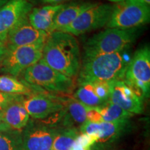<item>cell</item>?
Returning <instances> with one entry per match:
<instances>
[{"label":"cell","mask_w":150,"mask_h":150,"mask_svg":"<svg viewBox=\"0 0 150 150\" xmlns=\"http://www.w3.org/2000/svg\"><path fill=\"white\" fill-rule=\"evenodd\" d=\"M41 59L54 70L74 79L81 67L77 40L74 35L62 31L50 33L45 42Z\"/></svg>","instance_id":"obj_1"},{"label":"cell","mask_w":150,"mask_h":150,"mask_svg":"<svg viewBox=\"0 0 150 150\" xmlns=\"http://www.w3.org/2000/svg\"><path fill=\"white\" fill-rule=\"evenodd\" d=\"M125 51L84 59L77 75L79 86L122 80L130 61Z\"/></svg>","instance_id":"obj_2"},{"label":"cell","mask_w":150,"mask_h":150,"mask_svg":"<svg viewBox=\"0 0 150 150\" xmlns=\"http://www.w3.org/2000/svg\"><path fill=\"white\" fill-rule=\"evenodd\" d=\"M23 81L33 91L44 90L50 93L71 94L74 91V79L54 70L42 59L24 71Z\"/></svg>","instance_id":"obj_3"},{"label":"cell","mask_w":150,"mask_h":150,"mask_svg":"<svg viewBox=\"0 0 150 150\" xmlns=\"http://www.w3.org/2000/svg\"><path fill=\"white\" fill-rule=\"evenodd\" d=\"M136 29L108 28L96 33L84 45V59L125 51L134 42Z\"/></svg>","instance_id":"obj_4"},{"label":"cell","mask_w":150,"mask_h":150,"mask_svg":"<svg viewBox=\"0 0 150 150\" xmlns=\"http://www.w3.org/2000/svg\"><path fill=\"white\" fill-rule=\"evenodd\" d=\"M122 81L142 99L150 93V50L148 46L135 52L125 70Z\"/></svg>","instance_id":"obj_5"},{"label":"cell","mask_w":150,"mask_h":150,"mask_svg":"<svg viewBox=\"0 0 150 150\" xmlns=\"http://www.w3.org/2000/svg\"><path fill=\"white\" fill-rule=\"evenodd\" d=\"M149 6L138 0H124L112 6L111 16L106 24L108 28L135 29L149 21Z\"/></svg>","instance_id":"obj_6"},{"label":"cell","mask_w":150,"mask_h":150,"mask_svg":"<svg viewBox=\"0 0 150 150\" xmlns=\"http://www.w3.org/2000/svg\"><path fill=\"white\" fill-rule=\"evenodd\" d=\"M45 40L35 44L8 48L1 58V70L13 76H18L26 69L42 59Z\"/></svg>","instance_id":"obj_7"},{"label":"cell","mask_w":150,"mask_h":150,"mask_svg":"<svg viewBox=\"0 0 150 150\" xmlns=\"http://www.w3.org/2000/svg\"><path fill=\"white\" fill-rule=\"evenodd\" d=\"M112 6L93 3L72 24L60 31L72 35H79L106 25L111 16Z\"/></svg>","instance_id":"obj_8"},{"label":"cell","mask_w":150,"mask_h":150,"mask_svg":"<svg viewBox=\"0 0 150 150\" xmlns=\"http://www.w3.org/2000/svg\"><path fill=\"white\" fill-rule=\"evenodd\" d=\"M131 129L130 120L118 122H101L98 123L86 121L80 126L81 134L95 136L97 143L112 145L120 138L129 132Z\"/></svg>","instance_id":"obj_9"},{"label":"cell","mask_w":150,"mask_h":150,"mask_svg":"<svg viewBox=\"0 0 150 150\" xmlns=\"http://www.w3.org/2000/svg\"><path fill=\"white\" fill-rule=\"evenodd\" d=\"M58 128L29 121L22 130V150H52Z\"/></svg>","instance_id":"obj_10"},{"label":"cell","mask_w":150,"mask_h":150,"mask_svg":"<svg viewBox=\"0 0 150 150\" xmlns=\"http://www.w3.org/2000/svg\"><path fill=\"white\" fill-rule=\"evenodd\" d=\"M22 103L29 116L35 120L46 119L58 113L64 106L63 99L40 93H34L24 97Z\"/></svg>","instance_id":"obj_11"},{"label":"cell","mask_w":150,"mask_h":150,"mask_svg":"<svg viewBox=\"0 0 150 150\" xmlns=\"http://www.w3.org/2000/svg\"><path fill=\"white\" fill-rule=\"evenodd\" d=\"M31 8L29 0H11L0 8V40L6 42L11 30L29 15Z\"/></svg>","instance_id":"obj_12"},{"label":"cell","mask_w":150,"mask_h":150,"mask_svg":"<svg viewBox=\"0 0 150 150\" xmlns=\"http://www.w3.org/2000/svg\"><path fill=\"white\" fill-rule=\"evenodd\" d=\"M108 100L132 114H141L143 112L144 99L122 80L111 82Z\"/></svg>","instance_id":"obj_13"},{"label":"cell","mask_w":150,"mask_h":150,"mask_svg":"<svg viewBox=\"0 0 150 150\" xmlns=\"http://www.w3.org/2000/svg\"><path fill=\"white\" fill-rule=\"evenodd\" d=\"M49 33L35 29L25 16L11 30L6 40L7 49L29 45L46 40Z\"/></svg>","instance_id":"obj_14"},{"label":"cell","mask_w":150,"mask_h":150,"mask_svg":"<svg viewBox=\"0 0 150 150\" xmlns=\"http://www.w3.org/2000/svg\"><path fill=\"white\" fill-rule=\"evenodd\" d=\"M111 82H95L79 86L74 98L88 107H98L109 99Z\"/></svg>","instance_id":"obj_15"},{"label":"cell","mask_w":150,"mask_h":150,"mask_svg":"<svg viewBox=\"0 0 150 150\" xmlns=\"http://www.w3.org/2000/svg\"><path fill=\"white\" fill-rule=\"evenodd\" d=\"M88 106L79 102L74 98L64 100V106L59 113V128L75 127L74 125H81L86 121V114Z\"/></svg>","instance_id":"obj_16"},{"label":"cell","mask_w":150,"mask_h":150,"mask_svg":"<svg viewBox=\"0 0 150 150\" xmlns=\"http://www.w3.org/2000/svg\"><path fill=\"white\" fill-rule=\"evenodd\" d=\"M65 4L47 5L41 8H35L30 11L28 19L35 29L50 34L56 14Z\"/></svg>","instance_id":"obj_17"},{"label":"cell","mask_w":150,"mask_h":150,"mask_svg":"<svg viewBox=\"0 0 150 150\" xmlns=\"http://www.w3.org/2000/svg\"><path fill=\"white\" fill-rule=\"evenodd\" d=\"M24 97L14 101L3 108L2 122L14 130L22 131L29 121V115L22 101Z\"/></svg>","instance_id":"obj_18"},{"label":"cell","mask_w":150,"mask_h":150,"mask_svg":"<svg viewBox=\"0 0 150 150\" xmlns=\"http://www.w3.org/2000/svg\"><path fill=\"white\" fill-rule=\"evenodd\" d=\"M93 4L88 1H76L70 4H65L56 14L50 33L54 31H60L70 25Z\"/></svg>","instance_id":"obj_19"},{"label":"cell","mask_w":150,"mask_h":150,"mask_svg":"<svg viewBox=\"0 0 150 150\" xmlns=\"http://www.w3.org/2000/svg\"><path fill=\"white\" fill-rule=\"evenodd\" d=\"M0 150H22V131L14 130L0 124Z\"/></svg>","instance_id":"obj_20"},{"label":"cell","mask_w":150,"mask_h":150,"mask_svg":"<svg viewBox=\"0 0 150 150\" xmlns=\"http://www.w3.org/2000/svg\"><path fill=\"white\" fill-rule=\"evenodd\" d=\"M80 131L76 127L58 128L52 150H72L75 140Z\"/></svg>","instance_id":"obj_21"},{"label":"cell","mask_w":150,"mask_h":150,"mask_svg":"<svg viewBox=\"0 0 150 150\" xmlns=\"http://www.w3.org/2000/svg\"><path fill=\"white\" fill-rule=\"evenodd\" d=\"M0 92L22 96H29L31 94L37 93L24 82L18 80L14 76H0Z\"/></svg>","instance_id":"obj_22"},{"label":"cell","mask_w":150,"mask_h":150,"mask_svg":"<svg viewBox=\"0 0 150 150\" xmlns=\"http://www.w3.org/2000/svg\"><path fill=\"white\" fill-rule=\"evenodd\" d=\"M97 108L102 115L103 122L127 120L134 115V114L126 111L109 100Z\"/></svg>","instance_id":"obj_23"},{"label":"cell","mask_w":150,"mask_h":150,"mask_svg":"<svg viewBox=\"0 0 150 150\" xmlns=\"http://www.w3.org/2000/svg\"><path fill=\"white\" fill-rule=\"evenodd\" d=\"M96 143L97 138L95 136L80 133L75 140L72 150H92Z\"/></svg>","instance_id":"obj_24"},{"label":"cell","mask_w":150,"mask_h":150,"mask_svg":"<svg viewBox=\"0 0 150 150\" xmlns=\"http://www.w3.org/2000/svg\"><path fill=\"white\" fill-rule=\"evenodd\" d=\"M24 96L22 95H11V94H7L0 92V108H4L6 107L8 104L14 101L18 100V99L22 98Z\"/></svg>","instance_id":"obj_25"},{"label":"cell","mask_w":150,"mask_h":150,"mask_svg":"<svg viewBox=\"0 0 150 150\" xmlns=\"http://www.w3.org/2000/svg\"><path fill=\"white\" fill-rule=\"evenodd\" d=\"M86 121L94 123L103 122L102 115L97 107H88L86 114Z\"/></svg>","instance_id":"obj_26"},{"label":"cell","mask_w":150,"mask_h":150,"mask_svg":"<svg viewBox=\"0 0 150 150\" xmlns=\"http://www.w3.org/2000/svg\"><path fill=\"white\" fill-rule=\"evenodd\" d=\"M92 150H122L120 149H116L112 147V145H102L95 144L93 147Z\"/></svg>","instance_id":"obj_27"},{"label":"cell","mask_w":150,"mask_h":150,"mask_svg":"<svg viewBox=\"0 0 150 150\" xmlns=\"http://www.w3.org/2000/svg\"><path fill=\"white\" fill-rule=\"evenodd\" d=\"M39 2L43 4H50V5H59L67 1V0H38Z\"/></svg>","instance_id":"obj_28"},{"label":"cell","mask_w":150,"mask_h":150,"mask_svg":"<svg viewBox=\"0 0 150 150\" xmlns=\"http://www.w3.org/2000/svg\"><path fill=\"white\" fill-rule=\"evenodd\" d=\"M7 51V46L5 41L0 40V59L5 55L6 52Z\"/></svg>","instance_id":"obj_29"},{"label":"cell","mask_w":150,"mask_h":150,"mask_svg":"<svg viewBox=\"0 0 150 150\" xmlns=\"http://www.w3.org/2000/svg\"><path fill=\"white\" fill-rule=\"evenodd\" d=\"M138 1H140V2L145 4L149 6V4H150V0H138Z\"/></svg>","instance_id":"obj_30"},{"label":"cell","mask_w":150,"mask_h":150,"mask_svg":"<svg viewBox=\"0 0 150 150\" xmlns=\"http://www.w3.org/2000/svg\"><path fill=\"white\" fill-rule=\"evenodd\" d=\"M2 115H3V108H0V123L2 122Z\"/></svg>","instance_id":"obj_31"},{"label":"cell","mask_w":150,"mask_h":150,"mask_svg":"<svg viewBox=\"0 0 150 150\" xmlns=\"http://www.w3.org/2000/svg\"><path fill=\"white\" fill-rule=\"evenodd\" d=\"M108 1H111V2H115V3H119L121 2V1H124V0H108Z\"/></svg>","instance_id":"obj_32"},{"label":"cell","mask_w":150,"mask_h":150,"mask_svg":"<svg viewBox=\"0 0 150 150\" xmlns=\"http://www.w3.org/2000/svg\"><path fill=\"white\" fill-rule=\"evenodd\" d=\"M7 2H6V1H0V8H1V7H2L4 5V4H6Z\"/></svg>","instance_id":"obj_33"},{"label":"cell","mask_w":150,"mask_h":150,"mask_svg":"<svg viewBox=\"0 0 150 150\" xmlns=\"http://www.w3.org/2000/svg\"><path fill=\"white\" fill-rule=\"evenodd\" d=\"M0 1H6V2H8V1H11V0H0Z\"/></svg>","instance_id":"obj_34"},{"label":"cell","mask_w":150,"mask_h":150,"mask_svg":"<svg viewBox=\"0 0 150 150\" xmlns=\"http://www.w3.org/2000/svg\"><path fill=\"white\" fill-rule=\"evenodd\" d=\"M0 124H1V123H0Z\"/></svg>","instance_id":"obj_35"}]
</instances>
